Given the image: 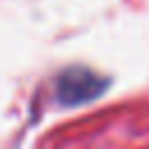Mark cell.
<instances>
[{
  "label": "cell",
  "mask_w": 149,
  "mask_h": 149,
  "mask_svg": "<svg viewBox=\"0 0 149 149\" xmlns=\"http://www.w3.org/2000/svg\"><path fill=\"white\" fill-rule=\"evenodd\" d=\"M109 77L86 65H68L54 77V98L61 107H79L98 100L109 88Z\"/></svg>",
  "instance_id": "obj_1"
}]
</instances>
